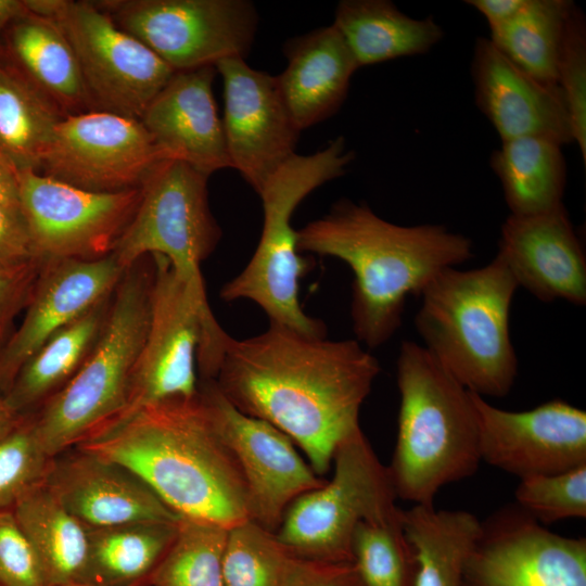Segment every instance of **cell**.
I'll list each match as a JSON object with an SVG mask.
<instances>
[{"instance_id": "44dd1931", "label": "cell", "mask_w": 586, "mask_h": 586, "mask_svg": "<svg viewBox=\"0 0 586 586\" xmlns=\"http://www.w3.org/2000/svg\"><path fill=\"white\" fill-rule=\"evenodd\" d=\"M497 255L518 286L542 302L586 303V256L564 204L532 215H509Z\"/></svg>"}, {"instance_id": "7bdbcfd3", "label": "cell", "mask_w": 586, "mask_h": 586, "mask_svg": "<svg viewBox=\"0 0 586 586\" xmlns=\"http://www.w3.org/2000/svg\"><path fill=\"white\" fill-rule=\"evenodd\" d=\"M286 586H364L353 562L300 559Z\"/></svg>"}, {"instance_id": "4fadbf2b", "label": "cell", "mask_w": 586, "mask_h": 586, "mask_svg": "<svg viewBox=\"0 0 586 586\" xmlns=\"http://www.w3.org/2000/svg\"><path fill=\"white\" fill-rule=\"evenodd\" d=\"M20 203L41 260L111 255L140 201V189L82 190L35 170L20 173Z\"/></svg>"}, {"instance_id": "f6af8a7d", "label": "cell", "mask_w": 586, "mask_h": 586, "mask_svg": "<svg viewBox=\"0 0 586 586\" xmlns=\"http://www.w3.org/2000/svg\"><path fill=\"white\" fill-rule=\"evenodd\" d=\"M20 171L0 153V205L21 207Z\"/></svg>"}, {"instance_id": "8992f818", "label": "cell", "mask_w": 586, "mask_h": 586, "mask_svg": "<svg viewBox=\"0 0 586 586\" xmlns=\"http://www.w3.org/2000/svg\"><path fill=\"white\" fill-rule=\"evenodd\" d=\"M143 258L115 288L100 335L80 369L31 413L35 433L50 457L100 434L125 407L150 320L153 260L142 265Z\"/></svg>"}, {"instance_id": "7c38bea8", "label": "cell", "mask_w": 586, "mask_h": 586, "mask_svg": "<svg viewBox=\"0 0 586 586\" xmlns=\"http://www.w3.org/2000/svg\"><path fill=\"white\" fill-rule=\"evenodd\" d=\"M115 24L175 72L244 59L258 24L246 0H105L95 2Z\"/></svg>"}, {"instance_id": "ffe728a7", "label": "cell", "mask_w": 586, "mask_h": 586, "mask_svg": "<svg viewBox=\"0 0 586 586\" xmlns=\"http://www.w3.org/2000/svg\"><path fill=\"white\" fill-rule=\"evenodd\" d=\"M44 484L87 527L180 518L130 469L79 447L52 457Z\"/></svg>"}, {"instance_id": "d4e9b609", "label": "cell", "mask_w": 586, "mask_h": 586, "mask_svg": "<svg viewBox=\"0 0 586 586\" xmlns=\"http://www.w3.org/2000/svg\"><path fill=\"white\" fill-rule=\"evenodd\" d=\"M283 52L288 66L277 80L302 131L339 111L358 66L333 24L288 40Z\"/></svg>"}, {"instance_id": "b9f144b4", "label": "cell", "mask_w": 586, "mask_h": 586, "mask_svg": "<svg viewBox=\"0 0 586 586\" xmlns=\"http://www.w3.org/2000/svg\"><path fill=\"white\" fill-rule=\"evenodd\" d=\"M39 259L21 207L0 205V269Z\"/></svg>"}, {"instance_id": "484cf974", "label": "cell", "mask_w": 586, "mask_h": 586, "mask_svg": "<svg viewBox=\"0 0 586 586\" xmlns=\"http://www.w3.org/2000/svg\"><path fill=\"white\" fill-rule=\"evenodd\" d=\"M359 67L429 52L444 36L432 16L412 18L388 0H342L332 23Z\"/></svg>"}, {"instance_id": "ac0fdd59", "label": "cell", "mask_w": 586, "mask_h": 586, "mask_svg": "<svg viewBox=\"0 0 586 586\" xmlns=\"http://www.w3.org/2000/svg\"><path fill=\"white\" fill-rule=\"evenodd\" d=\"M222 127L231 167L258 193L295 153L301 133L281 94L277 76L244 59L221 60Z\"/></svg>"}, {"instance_id": "30bf717a", "label": "cell", "mask_w": 586, "mask_h": 586, "mask_svg": "<svg viewBox=\"0 0 586 586\" xmlns=\"http://www.w3.org/2000/svg\"><path fill=\"white\" fill-rule=\"evenodd\" d=\"M208 177L178 160H164L154 167L112 253L124 270L148 255H158L189 289L206 295L201 264L221 238L209 208Z\"/></svg>"}, {"instance_id": "7dc6e473", "label": "cell", "mask_w": 586, "mask_h": 586, "mask_svg": "<svg viewBox=\"0 0 586 586\" xmlns=\"http://www.w3.org/2000/svg\"><path fill=\"white\" fill-rule=\"evenodd\" d=\"M26 11L24 0H0V58L2 53V37L8 25Z\"/></svg>"}, {"instance_id": "ab89813d", "label": "cell", "mask_w": 586, "mask_h": 586, "mask_svg": "<svg viewBox=\"0 0 586 586\" xmlns=\"http://www.w3.org/2000/svg\"><path fill=\"white\" fill-rule=\"evenodd\" d=\"M0 586H46L36 555L12 510L0 511Z\"/></svg>"}, {"instance_id": "603a6c76", "label": "cell", "mask_w": 586, "mask_h": 586, "mask_svg": "<svg viewBox=\"0 0 586 586\" xmlns=\"http://www.w3.org/2000/svg\"><path fill=\"white\" fill-rule=\"evenodd\" d=\"M215 66L176 72L140 117L165 160L209 176L231 167L213 94Z\"/></svg>"}, {"instance_id": "74e56055", "label": "cell", "mask_w": 586, "mask_h": 586, "mask_svg": "<svg viewBox=\"0 0 586 586\" xmlns=\"http://www.w3.org/2000/svg\"><path fill=\"white\" fill-rule=\"evenodd\" d=\"M515 504L543 525L586 518V464L551 475L521 479Z\"/></svg>"}, {"instance_id": "52a82bcc", "label": "cell", "mask_w": 586, "mask_h": 586, "mask_svg": "<svg viewBox=\"0 0 586 586\" xmlns=\"http://www.w3.org/2000/svg\"><path fill=\"white\" fill-rule=\"evenodd\" d=\"M343 137L310 155L294 154L257 193L263 204V229L247 265L220 289L225 302L246 300L259 306L269 322L309 336H327L322 321L308 316L300 303V281L309 262L297 250L291 219L315 189L343 176L353 162Z\"/></svg>"}, {"instance_id": "e0dca14e", "label": "cell", "mask_w": 586, "mask_h": 586, "mask_svg": "<svg viewBox=\"0 0 586 586\" xmlns=\"http://www.w3.org/2000/svg\"><path fill=\"white\" fill-rule=\"evenodd\" d=\"M481 459L517 477L562 473L586 464V412L562 399L525 411L491 405L472 392Z\"/></svg>"}, {"instance_id": "f546056e", "label": "cell", "mask_w": 586, "mask_h": 586, "mask_svg": "<svg viewBox=\"0 0 586 586\" xmlns=\"http://www.w3.org/2000/svg\"><path fill=\"white\" fill-rule=\"evenodd\" d=\"M558 142L544 137L501 141L491 156L511 215H532L562 204L565 160Z\"/></svg>"}, {"instance_id": "83f0119b", "label": "cell", "mask_w": 586, "mask_h": 586, "mask_svg": "<svg viewBox=\"0 0 586 586\" xmlns=\"http://www.w3.org/2000/svg\"><path fill=\"white\" fill-rule=\"evenodd\" d=\"M111 296L55 332L24 364L4 395L18 413L37 411L80 369L100 335Z\"/></svg>"}, {"instance_id": "6da1fadb", "label": "cell", "mask_w": 586, "mask_h": 586, "mask_svg": "<svg viewBox=\"0 0 586 586\" xmlns=\"http://www.w3.org/2000/svg\"><path fill=\"white\" fill-rule=\"evenodd\" d=\"M380 371L357 340L270 323L255 336H228L214 381L238 410L286 434L322 476L339 444L361 429L360 408Z\"/></svg>"}, {"instance_id": "836d02e7", "label": "cell", "mask_w": 586, "mask_h": 586, "mask_svg": "<svg viewBox=\"0 0 586 586\" xmlns=\"http://www.w3.org/2000/svg\"><path fill=\"white\" fill-rule=\"evenodd\" d=\"M228 531L216 523L180 517L175 537L146 586H225Z\"/></svg>"}, {"instance_id": "5bb4252c", "label": "cell", "mask_w": 586, "mask_h": 586, "mask_svg": "<svg viewBox=\"0 0 586 586\" xmlns=\"http://www.w3.org/2000/svg\"><path fill=\"white\" fill-rule=\"evenodd\" d=\"M164 160L139 119L89 111L56 124L39 170L82 190L115 193L140 189Z\"/></svg>"}, {"instance_id": "8fae6325", "label": "cell", "mask_w": 586, "mask_h": 586, "mask_svg": "<svg viewBox=\"0 0 586 586\" xmlns=\"http://www.w3.org/2000/svg\"><path fill=\"white\" fill-rule=\"evenodd\" d=\"M54 20L71 42L95 111L140 119L176 73L91 1L24 0Z\"/></svg>"}, {"instance_id": "7a4b0ae2", "label": "cell", "mask_w": 586, "mask_h": 586, "mask_svg": "<svg viewBox=\"0 0 586 586\" xmlns=\"http://www.w3.org/2000/svg\"><path fill=\"white\" fill-rule=\"evenodd\" d=\"M76 447L127 467L180 517L226 528L250 520L240 466L200 393L146 406Z\"/></svg>"}, {"instance_id": "2e32d148", "label": "cell", "mask_w": 586, "mask_h": 586, "mask_svg": "<svg viewBox=\"0 0 586 586\" xmlns=\"http://www.w3.org/2000/svg\"><path fill=\"white\" fill-rule=\"evenodd\" d=\"M199 393L238 460L246 485L250 520L277 532L290 505L326 480L301 457L286 434L238 410L214 380L200 381Z\"/></svg>"}, {"instance_id": "277c9868", "label": "cell", "mask_w": 586, "mask_h": 586, "mask_svg": "<svg viewBox=\"0 0 586 586\" xmlns=\"http://www.w3.org/2000/svg\"><path fill=\"white\" fill-rule=\"evenodd\" d=\"M396 366L400 403L387 470L397 498L433 506L442 487L472 476L482 461L472 392L415 342L402 343Z\"/></svg>"}, {"instance_id": "4316f807", "label": "cell", "mask_w": 586, "mask_h": 586, "mask_svg": "<svg viewBox=\"0 0 586 586\" xmlns=\"http://www.w3.org/2000/svg\"><path fill=\"white\" fill-rule=\"evenodd\" d=\"M403 527L415 555V586H462L482 521L466 510L413 505L403 510Z\"/></svg>"}, {"instance_id": "4dcf8cb0", "label": "cell", "mask_w": 586, "mask_h": 586, "mask_svg": "<svg viewBox=\"0 0 586 586\" xmlns=\"http://www.w3.org/2000/svg\"><path fill=\"white\" fill-rule=\"evenodd\" d=\"M39 563L46 586L78 584L88 547L87 526L72 515L44 482L12 509Z\"/></svg>"}, {"instance_id": "3957f363", "label": "cell", "mask_w": 586, "mask_h": 586, "mask_svg": "<svg viewBox=\"0 0 586 586\" xmlns=\"http://www.w3.org/2000/svg\"><path fill=\"white\" fill-rule=\"evenodd\" d=\"M298 252L330 256L354 273L351 316L359 343L377 348L402 326L406 298L473 256L468 237L443 225L400 226L343 199L296 230Z\"/></svg>"}, {"instance_id": "d6a6232c", "label": "cell", "mask_w": 586, "mask_h": 586, "mask_svg": "<svg viewBox=\"0 0 586 586\" xmlns=\"http://www.w3.org/2000/svg\"><path fill=\"white\" fill-rule=\"evenodd\" d=\"M64 116L0 61V153L21 171H39L46 146Z\"/></svg>"}, {"instance_id": "5b68a950", "label": "cell", "mask_w": 586, "mask_h": 586, "mask_svg": "<svg viewBox=\"0 0 586 586\" xmlns=\"http://www.w3.org/2000/svg\"><path fill=\"white\" fill-rule=\"evenodd\" d=\"M518 284L496 254L480 268L441 271L424 288L415 327L423 347L466 388L505 397L518 373L509 314Z\"/></svg>"}, {"instance_id": "8d00e7d4", "label": "cell", "mask_w": 586, "mask_h": 586, "mask_svg": "<svg viewBox=\"0 0 586 586\" xmlns=\"http://www.w3.org/2000/svg\"><path fill=\"white\" fill-rule=\"evenodd\" d=\"M50 457L40 444L31 413L0 441V511L12 510L28 492L42 484Z\"/></svg>"}, {"instance_id": "d6986e66", "label": "cell", "mask_w": 586, "mask_h": 586, "mask_svg": "<svg viewBox=\"0 0 586 586\" xmlns=\"http://www.w3.org/2000/svg\"><path fill=\"white\" fill-rule=\"evenodd\" d=\"M126 270L111 254L97 260H44L24 319L0 349V393L60 329L109 298Z\"/></svg>"}, {"instance_id": "7402d4cb", "label": "cell", "mask_w": 586, "mask_h": 586, "mask_svg": "<svg viewBox=\"0 0 586 586\" xmlns=\"http://www.w3.org/2000/svg\"><path fill=\"white\" fill-rule=\"evenodd\" d=\"M475 103L501 141L544 137L561 145L573 142L563 94L508 59L488 38L475 41L471 63Z\"/></svg>"}, {"instance_id": "c3c4849f", "label": "cell", "mask_w": 586, "mask_h": 586, "mask_svg": "<svg viewBox=\"0 0 586 586\" xmlns=\"http://www.w3.org/2000/svg\"><path fill=\"white\" fill-rule=\"evenodd\" d=\"M68 586H93V585H87V584H72V585H68Z\"/></svg>"}, {"instance_id": "bcb514c9", "label": "cell", "mask_w": 586, "mask_h": 586, "mask_svg": "<svg viewBox=\"0 0 586 586\" xmlns=\"http://www.w3.org/2000/svg\"><path fill=\"white\" fill-rule=\"evenodd\" d=\"M23 417L24 415L18 413L0 393V441L18 425Z\"/></svg>"}, {"instance_id": "d590c367", "label": "cell", "mask_w": 586, "mask_h": 586, "mask_svg": "<svg viewBox=\"0 0 586 586\" xmlns=\"http://www.w3.org/2000/svg\"><path fill=\"white\" fill-rule=\"evenodd\" d=\"M352 557L364 586H415L416 560L400 517L361 521L353 535Z\"/></svg>"}, {"instance_id": "9a60e30c", "label": "cell", "mask_w": 586, "mask_h": 586, "mask_svg": "<svg viewBox=\"0 0 586 586\" xmlns=\"http://www.w3.org/2000/svg\"><path fill=\"white\" fill-rule=\"evenodd\" d=\"M462 586H586V538L553 533L507 504L482 521Z\"/></svg>"}, {"instance_id": "ee69618b", "label": "cell", "mask_w": 586, "mask_h": 586, "mask_svg": "<svg viewBox=\"0 0 586 586\" xmlns=\"http://www.w3.org/2000/svg\"><path fill=\"white\" fill-rule=\"evenodd\" d=\"M486 20L489 31H495L506 25L524 5L525 0H468Z\"/></svg>"}, {"instance_id": "f35d334b", "label": "cell", "mask_w": 586, "mask_h": 586, "mask_svg": "<svg viewBox=\"0 0 586 586\" xmlns=\"http://www.w3.org/2000/svg\"><path fill=\"white\" fill-rule=\"evenodd\" d=\"M560 88L570 117L573 142L586 163V20L574 3L565 25L557 65Z\"/></svg>"}, {"instance_id": "e575fe53", "label": "cell", "mask_w": 586, "mask_h": 586, "mask_svg": "<svg viewBox=\"0 0 586 586\" xmlns=\"http://www.w3.org/2000/svg\"><path fill=\"white\" fill-rule=\"evenodd\" d=\"M301 558L271 532L247 520L228 531L225 586H286Z\"/></svg>"}, {"instance_id": "f1b7e54d", "label": "cell", "mask_w": 586, "mask_h": 586, "mask_svg": "<svg viewBox=\"0 0 586 586\" xmlns=\"http://www.w3.org/2000/svg\"><path fill=\"white\" fill-rule=\"evenodd\" d=\"M177 521L87 527V557L78 584L146 586L175 537Z\"/></svg>"}, {"instance_id": "ba28073f", "label": "cell", "mask_w": 586, "mask_h": 586, "mask_svg": "<svg viewBox=\"0 0 586 586\" xmlns=\"http://www.w3.org/2000/svg\"><path fill=\"white\" fill-rule=\"evenodd\" d=\"M151 257L146 335L131 373L125 407L107 429L152 404L196 396L199 378H216L229 336L216 320L207 296L189 289L165 257Z\"/></svg>"}, {"instance_id": "1f68e13d", "label": "cell", "mask_w": 586, "mask_h": 586, "mask_svg": "<svg viewBox=\"0 0 586 586\" xmlns=\"http://www.w3.org/2000/svg\"><path fill=\"white\" fill-rule=\"evenodd\" d=\"M570 0H525L521 10L489 40L508 59L533 77L557 85V65Z\"/></svg>"}, {"instance_id": "9c48e42d", "label": "cell", "mask_w": 586, "mask_h": 586, "mask_svg": "<svg viewBox=\"0 0 586 586\" xmlns=\"http://www.w3.org/2000/svg\"><path fill=\"white\" fill-rule=\"evenodd\" d=\"M332 466L329 481L290 505L276 534L301 559L353 562L357 525L396 519L403 510L387 467L361 429L339 444Z\"/></svg>"}, {"instance_id": "60d3db41", "label": "cell", "mask_w": 586, "mask_h": 586, "mask_svg": "<svg viewBox=\"0 0 586 586\" xmlns=\"http://www.w3.org/2000/svg\"><path fill=\"white\" fill-rule=\"evenodd\" d=\"M44 260L0 269V349L12 334L15 317L25 309Z\"/></svg>"}, {"instance_id": "cb8c5ba5", "label": "cell", "mask_w": 586, "mask_h": 586, "mask_svg": "<svg viewBox=\"0 0 586 586\" xmlns=\"http://www.w3.org/2000/svg\"><path fill=\"white\" fill-rule=\"evenodd\" d=\"M0 61L64 117L95 111L74 49L51 17L26 7L4 30Z\"/></svg>"}]
</instances>
